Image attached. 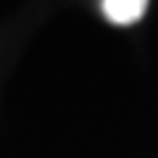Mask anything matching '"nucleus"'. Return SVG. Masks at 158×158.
<instances>
[{
  "label": "nucleus",
  "mask_w": 158,
  "mask_h": 158,
  "mask_svg": "<svg viewBox=\"0 0 158 158\" xmlns=\"http://www.w3.org/2000/svg\"><path fill=\"white\" fill-rule=\"evenodd\" d=\"M103 16L111 24H118V27H129V24L140 21L148 11L145 0H106L100 3Z\"/></svg>",
  "instance_id": "obj_1"
}]
</instances>
